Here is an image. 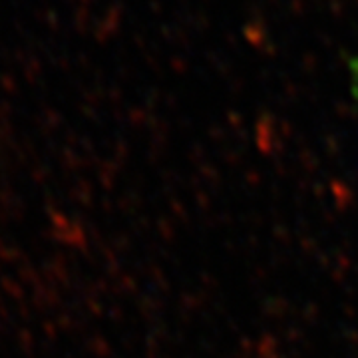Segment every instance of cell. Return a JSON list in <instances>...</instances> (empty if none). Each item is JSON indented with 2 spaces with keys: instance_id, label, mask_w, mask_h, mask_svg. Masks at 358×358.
<instances>
[{
  "instance_id": "cell-1",
  "label": "cell",
  "mask_w": 358,
  "mask_h": 358,
  "mask_svg": "<svg viewBox=\"0 0 358 358\" xmlns=\"http://www.w3.org/2000/svg\"><path fill=\"white\" fill-rule=\"evenodd\" d=\"M355 92H357V98H358V66L355 68Z\"/></svg>"
}]
</instances>
